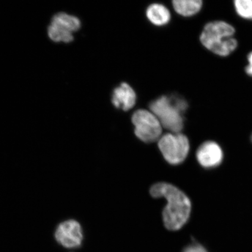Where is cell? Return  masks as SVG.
<instances>
[{
  "label": "cell",
  "mask_w": 252,
  "mask_h": 252,
  "mask_svg": "<svg viewBox=\"0 0 252 252\" xmlns=\"http://www.w3.org/2000/svg\"><path fill=\"white\" fill-rule=\"evenodd\" d=\"M150 194L154 198L162 197L166 200L162 216L167 229L178 231L187 223L191 213V201L180 189L167 183H158L151 188Z\"/></svg>",
  "instance_id": "6da1fadb"
},
{
  "label": "cell",
  "mask_w": 252,
  "mask_h": 252,
  "mask_svg": "<svg viewBox=\"0 0 252 252\" xmlns=\"http://www.w3.org/2000/svg\"><path fill=\"white\" fill-rule=\"evenodd\" d=\"M234 28L223 21H214L206 25L201 33V43L208 50L220 56H227L238 46L234 37Z\"/></svg>",
  "instance_id": "7a4b0ae2"
},
{
  "label": "cell",
  "mask_w": 252,
  "mask_h": 252,
  "mask_svg": "<svg viewBox=\"0 0 252 252\" xmlns=\"http://www.w3.org/2000/svg\"><path fill=\"white\" fill-rule=\"evenodd\" d=\"M150 107L162 127L171 133H181L184 127L182 113L188 108L187 102L184 99L163 96L154 100Z\"/></svg>",
  "instance_id": "3957f363"
},
{
  "label": "cell",
  "mask_w": 252,
  "mask_h": 252,
  "mask_svg": "<svg viewBox=\"0 0 252 252\" xmlns=\"http://www.w3.org/2000/svg\"><path fill=\"white\" fill-rule=\"evenodd\" d=\"M158 147L167 162L177 165L187 159L190 150V143L185 135L171 132L160 137Z\"/></svg>",
  "instance_id": "277c9868"
},
{
  "label": "cell",
  "mask_w": 252,
  "mask_h": 252,
  "mask_svg": "<svg viewBox=\"0 0 252 252\" xmlns=\"http://www.w3.org/2000/svg\"><path fill=\"white\" fill-rule=\"evenodd\" d=\"M132 122L135 135L144 143H153L162 136V126L152 112L144 109L137 110L132 116Z\"/></svg>",
  "instance_id": "5b68a950"
},
{
  "label": "cell",
  "mask_w": 252,
  "mask_h": 252,
  "mask_svg": "<svg viewBox=\"0 0 252 252\" xmlns=\"http://www.w3.org/2000/svg\"><path fill=\"white\" fill-rule=\"evenodd\" d=\"M80 27L81 22L78 18L61 12L53 16L47 32L54 42L69 43L74 40L72 33Z\"/></svg>",
  "instance_id": "8992f818"
},
{
  "label": "cell",
  "mask_w": 252,
  "mask_h": 252,
  "mask_svg": "<svg viewBox=\"0 0 252 252\" xmlns=\"http://www.w3.org/2000/svg\"><path fill=\"white\" fill-rule=\"evenodd\" d=\"M55 238L61 247L68 250L81 247L84 241V233L80 223L69 220L58 225L55 232Z\"/></svg>",
  "instance_id": "52a82bcc"
},
{
  "label": "cell",
  "mask_w": 252,
  "mask_h": 252,
  "mask_svg": "<svg viewBox=\"0 0 252 252\" xmlns=\"http://www.w3.org/2000/svg\"><path fill=\"white\" fill-rule=\"evenodd\" d=\"M196 158L199 164L204 168L212 169L222 163L223 153L219 145L214 141H207L198 148Z\"/></svg>",
  "instance_id": "ba28073f"
},
{
  "label": "cell",
  "mask_w": 252,
  "mask_h": 252,
  "mask_svg": "<svg viewBox=\"0 0 252 252\" xmlns=\"http://www.w3.org/2000/svg\"><path fill=\"white\" fill-rule=\"evenodd\" d=\"M136 102V94L127 83H122L115 88L112 94V103L116 108L124 111L133 108Z\"/></svg>",
  "instance_id": "9c48e42d"
},
{
  "label": "cell",
  "mask_w": 252,
  "mask_h": 252,
  "mask_svg": "<svg viewBox=\"0 0 252 252\" xmlns=\"http://www.w3.org/2000/svg\"><path fill=\"white\" fill-rule=\"evenodd\" d=\"M146 15L151 23L157 26L168 24L171 19V14L168 8L159 4L150 5L147 9Z\"/></svg>",
  "instance_id": "30bf717a"
},
{
  "label": "cell",
  "mask_w": 252,
  "mask_h": 252,
  "mask_svg": "<svg viewBox=\"0 0 252 252\" xmlns=\"http://www.w3.org/2000/svg\"><path fill=\"white\" fill-rule=\"evenodd\" d=\"M173 7L179 14L185 17L197 13L202 7L200 0H175L173 1Z\"/></svg>",
  "instance_id": "8fae6325"
},
{
  "label": "cell",
  "mask_w": 252,
  "mask_h": 252,
  "mask_svg": "<svg viewBox=\"0 0 252 252\" xmlns=\"http://www.w3.org/2000/svg\"><path fill=\"white\" fill-rule=\"evenodd\" d=\"M237 14L246 20H252V0H236L234 1Z\"/></svg>",
  "instance_id": "7c38bea8"
},
{
  "label": "cell",
  "mask_w": 252,
  "mask_h": 252,
  "mask_svg": "<svg viewBox=\"0 0 252 252\" xmlns=\"http://www.w3.org/2000/svg\"><path fill=\"white\" fill-rule=\"evenodd\" d=\"M183 252H208L202 246L193 244L186 248Z\"/></svg>",
  "instance_id": "4fadbf2b"
},
{
  "label": "cell",
  "mask_w": 252,
  "mask_h": 252,
  "mask_svg": "<svg viewBox=\"0 0 252 252\" xmlns=\"http://www.w3.org/2000/svg\"><path fill=\"white\" fill-rule=\"evenodd\" d=\"M248 60L249 63L247 67H246L245 70L249 75L252 77V52L248 55Z\"/></svg>",
  "instance_id": "5bb4252c"
},
{
  "label": "cell",
  "mask_w": 252,
  "mask_h": 252,
  "mask_svg": "<svg viewBox=\"0 0 252 252\" xmlns=\"http://www.w3.org/2000/svg\"></svg>",
  "instance_id": "9a60e30c"
}]
</instances>
